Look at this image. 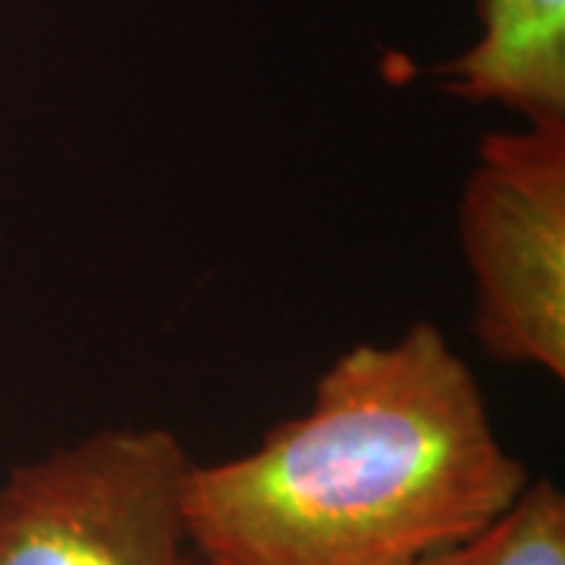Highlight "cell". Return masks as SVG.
<instances>
[{
  "label": "cell",
  "mask_w": 565,
  "mask_h": 565,
  "mask_svg": "<svg viewBox=\"0 0 565 565\" xmlns=\"http://www.w3.org/2000/svg\"><path fill=\"white\" fill-rule=\"evenodd\" d=\"M531 481L462 352L415 321L330 362L311 408L255 449L192 462L185 525L207 565H422Z\"/></svg>",
  "instance_id": "1"
},
{
  "label": "cell",
  "mask_w": 565,
  "mask_h": 565,
  "mask_svg": "<svg viewBox=\"0 0 565 565\" xmlns=\"http://www.w3.org/2000/svg\"><path fill=\"white\" fill-rule=\"evenodd\" d=\"M192 459L167 427H104L0 484V565H185Z\"/></svg>",
  "instance_id": "2"
},
{
  "label": "cell",
  "mask_w": 565,
  "mask_h": 565,
  "mask_svg": "<svg viewBox=\"0 0 565 565\" xmlns=\"http://www.w3.org/2000/svg\"><path fill=\"white\" fill-rule=\"evenodd\" d=\"M471 330L493 362L565 377V126L490 132L459 199Z\"/></svg>",
  "instance_id": "3"
},
{
  "label": "cell",
  "mask_w": 565,
  "mask_h": 565,
  "mask_svg": "<svg viewBox=\"0 0 565 565\" xmlns=\"http://www.w3.org/2000/svg\"><path fill=\"white\" fill-rule=\"evenodd\" d=\"M481 35L440 66L449 95L565 126V0H478Z\"/></svg>",
  "instance_id": "4"
},
{
  "label": "cell",
  "mask_w": 565,
  "mask_h": 565,
  "mask_svg": "<svg viewBox=\"0 0 565 565\" xmlns=\"http://www.w3.org/2000/svg\"><path fill=\"white\" fill-rule=\"evenodd\" d=\"M422 565H565V497L531 481L500 519Z\"/></svg>",
  "instance_id": "5"
}]
</instances>
